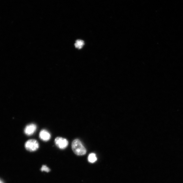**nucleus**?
Returning a JSON list of instances; mask_svg holds the SVG:
<instances>
[{
    "label": "nucleus",
    "mask_w": 183,
    "mask_h": 183,
    "mask_svg": "<svg viewBox=\"0 0 183 183\" xmlns=\"http://www.w3.org/2000/svg\"><path fill=\"white\" fill-rule=\"evenodd\" d=\"M72 147L73 151L76 155L81 156L86 154L87 151L85 147L78 139H76L73 141Z\"/></svg>",
    "instance_id": "nucleus-1"
},
{
    "label": "nucleus",
    "mask_w": 183,
    "mask_h": 183,
    "mask_svg": "<svg viewBox=\"0 0 183 183\" xmlns=\"http://www.w3.org/2000/svg\"><path fill=\"white\" fill-rule=\"evenodd\" d=\"M39 147L38 141L35 139H30L27 141L25 144V147L27 150L30 152L36 151Z\"/></svg>",
    "instance_id": "nucleus-2"
},
{
    "label": "nucleus",
    "mask_w": 183,
    "mask_h": 183,
    "mask_svg": "<svg viewBox=\"0 0 183 183\" xmlns=\"http://www.w3.org/2000/svg\"><path fill=\"white\" fill-rule=\"evenodd\" d=\"M56 146L60 149H64L68 146V142L66 139L61 137H57L55 140Z\"/></svg>",
    "instance_id": "nucleus-3"
},
{
    "label": "nucleus",
    "mask_w": 183,
    "mask_h": 183,
    "mask_svg": "<svg viewBox=\"0 0 183 183\" xmlns=\"http://www.w3.org/2000/svg\"><path fill=\"white\" fill-rule=\"evenodd\" d=\"M36 125L34 124H31L26 127L24 130V132L27 135L30 136L33 134L36 131Z\"/></svg>",
    "instance_id": "nucleus-4"
},
{
    "label": "nucleus",
    "mask_w": 183,
    "mask_h": 183,
    "mask_svg": "<svg viewBox=\"0 0 183 183\" xmlns=\"http://www.w3.org/2000/svg\"><path fill=\"white\" fill-rule=\"evenodd\" d=\"M39 137L43 141H47L50 139L51 135L47 131L43 130L39 133Z\"/></svg>",
    "instance_id": "nucleus-5"
},
{
    "label": "nucleus",
    "mask_w": 183,
    "mask_h": 183,
    "mask_svg": "<svg viewBox=\"0 0 183 183\" xmlns=\"http://www.w3.org/2000/svg\"><path fill=\"white\" fill-rule=\"evenodd\" d=\"M88 160L89 162L90 163H93L95 162L97 160L96 155L94 153H91L88 156Z\"/></svg>",
    "instance_id": "nucleus-6"
},
{
    "label": "nucleus",
    "mask_w": 183,
    "mask_h": 183,
    "mask_svg": "<svg viewBox=\"0 0 183 183\" xmlns=\"http://www.w3.org/2000/svg\"><path fill=\"white\" fill-rule=\"evenodd\" d=\"M84 45V42L83 40H76L75 44V47L78 49H81L82 48Z\"/></svg>",
    "instance_id": "nucleus-7"
},
{
    "label": "nucleus",
    "mask_w": 183,
    "mask_h": 183,
    "mask_svg": "<svg viewBox=\"0 0 183 183\" xmlns=\"http://www.w3.org/2000/svg\"><path fill=\"white\" fill-rule=\"evenodd\" d=\"M41 170L42 172L45 171L46 172H49L50 171V169L47 166L45 165H43L42 166L41 169Z\"/></svg>",
    "instance_id": "nucleus-8"
},
{
    "label": "nucleus",
    "mask_w": 183,
    "mask_h": 183,
    "mask_svg": "<svg viewBox=\"0 0 183 183\" xmlns=\"http://www.w3.org/2000/svg\"><path fill=\"white\" fill-rule=\"evenodd\" d=\"M0 183H4V182L1 180L0 179Z\"/></svg>",
    "instance_id": "nucleus-9"
}]
</instances>
